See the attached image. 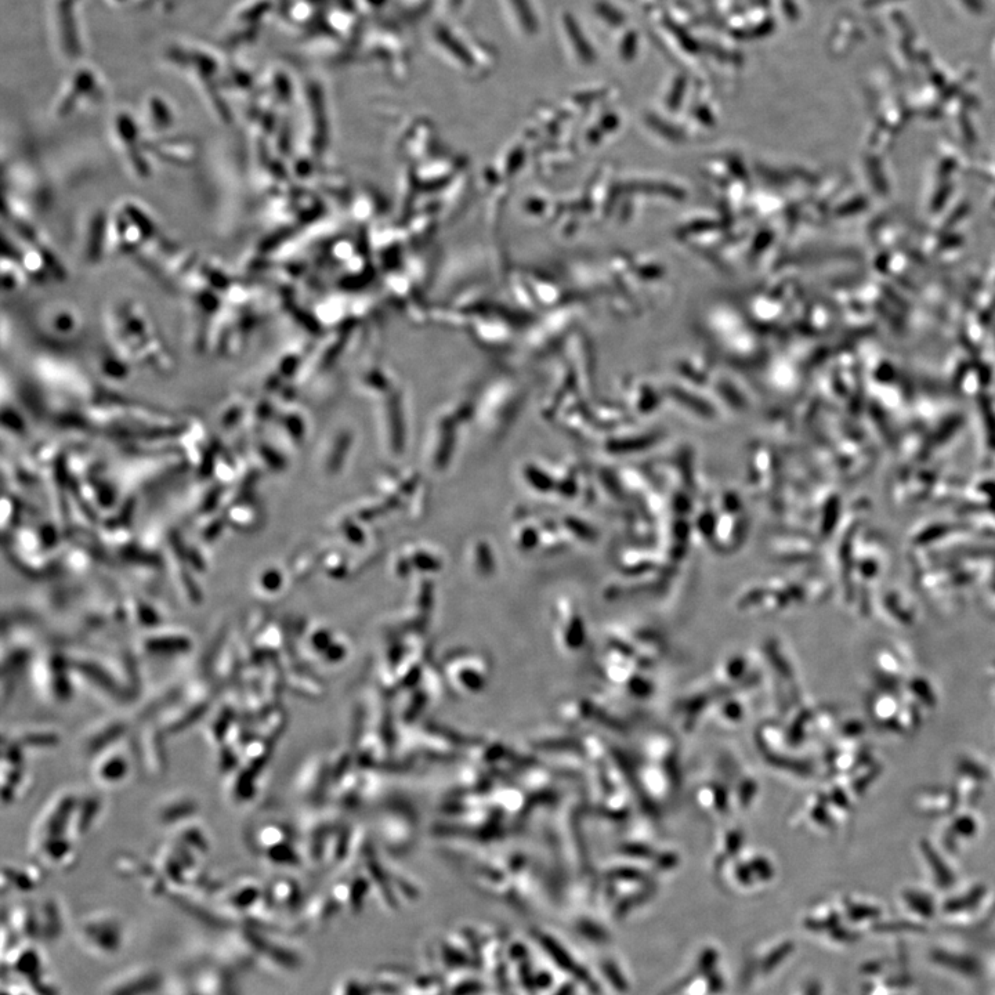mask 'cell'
<instances>
[{
	"mask_svg": "<svg viewBox=\"0 0 995 995\" xmlns=\"http://www.w3.org/2000/svg\"><path fill=\"white\" fill-rule=\"evenodd\" d=\"M79 937L85 949L99 957H114L125 944V928L121 919L112 914H97L83 919Z\"/></svg>",
	"mask_w": 995,
	"mask_h": 995,
	"instance_id": "obj_2",
	"label": "cell"
},
{
	"mask_svg": "<svg viewBox=\"0 0 995 995\" xmlns=\"http://www.w3.org/2000/svg\"><path fill=\"white\" fill-rule=\"evenodd\" d=\"M795 995H821L820 986L817 983H805Z\"/></svg>",
	"mask_w": 995,
	"mask_h": 995,
	"instance_id": "obj_7",
	"label": "cell"
},
{
	"mask_svg": "<svg viewBox=\"0 0 995 995\" xmlns=\"http://www.w3.org/2000/svg\"><path fill=\"white\" fill-rule=\"evenodd\" d=\"M162 986V976L153 966H135L121 972L104 989V995H154Z\"/></svg>",
	"mask_w": 995,
	"mask_h": 995,
	"instance_id": "obj_4",
	"label": "cell"
},
{
	"mask_svg": "<svg viewBox=\"0 0 995 995\" xmlns=\"http://www.w3.org/2000/svg\"><path fill=\"white\" fill-rule=\"evenodd\" d=\"M795 953V942L788 937L758 944L748 955L740 982L745 990H755L779 975Z\"/></svg>",
	"mask_w": 995,
	"mask_h": 995,
	"instance_id": "obj_1",
	"label": "cell"
},
{
	"mask_svg": "<svg viewBox=\"0 0 995 995\" xmlns=\"http://www.w3.org/2000/svg\"><path fill=\"white\" fill-rule=\"evenodd\" d=\"M600 972H602L604 978L609 980L610 989L614 993H628L629 989H631V979H629L627 973L622 969L620 962L614 960V958H606L602 962Z\"/></svg>",
	"mask_w": 995,
	"mask_h": 995,
	"instance_id": "obj_5",
	"label": "cell"
},
{
	"mask_svg": "<svg viewBox=\"0 0 995 995\" xmlns=\"http://www.w3.org/2000/svg\"><path fill=\"white\" fill-rule=\"evenodd\" d=\"M3 995H36L34 991L25 987L24 984H5Z\"/></svg>",
	"mask_w": 995,
	"mask_h": 995,
	"instance_id": "obj_6",
	"label": "cell"
},
{
	"mask_svg": "<svg viewBox=\"0 0 995 995\" xmlns=\"http://www.w3.org/2000/svg\"><path fill=\"white\" fill-rule=\"evenodd\" d=\"M10 951V962H5V966H9L12 975L21 979V984L36 995H59L47 971L45 957L38 947L23 943L17 944Z\"/></svg>",
	"mask_w": 995,
	"mask_h": 995,
	"instance_id": "obj_3",
	"label": "cell"
}]
</instances>
